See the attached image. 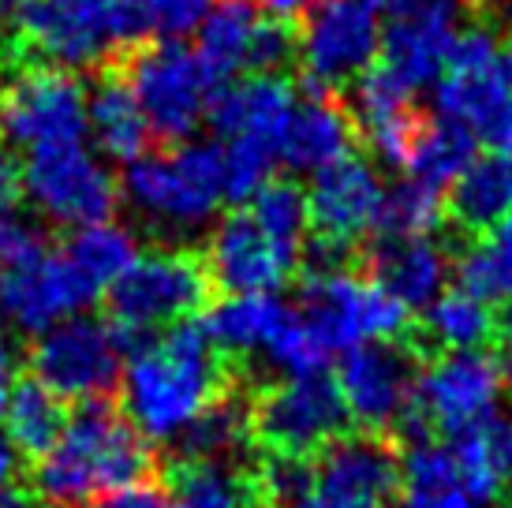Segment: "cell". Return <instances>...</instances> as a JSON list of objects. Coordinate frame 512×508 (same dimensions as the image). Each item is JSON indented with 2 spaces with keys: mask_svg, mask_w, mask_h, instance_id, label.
Masks as SVG:
<instances>
[{
  "mask_svg": "<svg viewBox=\"0 0 512 508\" xmlns=\"http://www.w3.org/2000/svg\"><path fill=\"white\" fill-rule=\"evenodd\" d=\"M146 116L150 135L165 146H184L210 116L217 83L195 49L184 42H146L116 60Z\"/></svg>",
  "mask_w": 512,
  "mask_h": 508,
  "instance_id": "cell-5",
  "label": "cell"
},
{
  "mask_svg": "<svg viewBox=\"0 0 512 508\" xmlns=\"http://www.w3.org/2000/svg\"><path fill=\"white\" fill-rule=\"evenodd\" d=\"M15 467H19V452L12 449V441L0 434V494L15 486Z\"/></svg>",
  "mask_w": 512,
  "mask_h": 508,
  "instance_id": "cell-45",
  "label": "cell"
},
{
  "mask_svg": "<svg viewBox=\"0 0 512 508\" xmlns=\"http://www.w3.org/2000/svg\"><path fill=\"white\" fill-rule=\"evenodd\" d=\"M176 508H270L258 460H180L161 471Z\"/></svg>",
  "mask_w": 512,
  "mask_h": 508,
  "instance_id": "cell-23",
  "label": "cell"
},
{
  "mask_svg": "<svg viewBox=\"0 0 512 508\" xmlns=\"http://www.w3.org/2000/svg\"><path fill=\"white\" fill-rule=\"evenodd\" d=\"M154 30L165 34V42H180L184 34L199 30L206 23V15L217 8V0H143Z\"/></svg>",
  "mask_w": 512,
  "mask_h": 508,
  "instance_id": "cell-39",
  "label": "cell"
},
{
  "mask_svg": "<svg viewBox=\"0 0 512 508\" xmlns=\"http://www.w3.org/2000/svg\"><path fill=\"white\" fill-rule=\"evenodd\" d=\"M19 198H23V165L15 161L12 146L0 139V213L15 210Z\"/></svg>",
  "mask_w": 512,
  "mask_h": 508,
  "instance_id": "cell-42",
  "label": "cell"
},
{
  "mask_svg": "<svg viewBox=\"0 0 512 508\" xmlns=\"http://www.w3.org/2000/svg\"><path fill=\"white\" fill-rule=\"evenodd\" d=\"M296 314L322 344L326 355L352 352L359 344L408 337V307H400L385 288L356 269L307 273L299 288Z\"/></svg>",
  "mask_w": 512,
  "mask_h": 508,
  "instance_id": "cell-6",
  "label": "cell"
},
{
  "mask_svg": "<svg viewBox=\"0 0 512 508\" xmlns=\"http://www.w3.org/2000/svg\"><path fill=\"white\" fill-rule=\"evenodd\" d=\"M363 273L385 288L400 307L419 311L441 296L449 281V251L438 240H374Z\"/></svg>",
  "mask_w": 512,
  "mask_h": 508,
  "instance_id": "cell-24",
  "label": "cell"
},
{
  "mask_svg": "<svg viewBox=\"0 0 512 508\" xmlns=\"http://www.w3.org/2000/svg\"><path fill=\"white\" fill-rule=\"evenodd\" d=\"M214 292L217 288L199 251L165 247V251L139 254L124 269V277L105 292L109 325L120 333L124 348L131 352L135 344L210 311Z\"/></svg>",
  "mask_w": 512,
  "mask_h": 508,
  "instance_id": "cell-4",
  "label": "cell"
},
{
  "mask_svg": "<svg viewBox=\"0 0 512 508\" xmlns=\"http://www.w3.org/2000/svg\"><path fill=\"white\" fill-rule=\"evenodd\" d=\"M202 258L214 288L228 296H273L299 269V254L273 243L247 210H232L217 221Z\"/></svg>",
  "mask_w": 512,
  "mask_h": 508,
  "instance_id": "cell-17",
  "label": "cell"
},
{
  "mask_svg": "<svg viewBox=\"0 0 512 508\" xmlns=\"http://www.w3.org/2000/svg\"><path fill=\"white\" fill-rule=\"evenodd\" d=\"M266 23L258 0H217V8L199 27V53L217 83H225L236 71H251L255 38Z\"/></svg>",
  "mask_w": 512,
  "mask_h": 508,
  "instance_id": "cell-32",
  "label": "cell"
},
{
  "mask_svg": "<svg viewBox=\"0 0 512 508\" xmlns=\"http://www.w3.org/2000/svg\"><path fill=\"white\" fill-rule=\"evenodd\" d=\"M0 508H34V494L23 486H12V490L0 494Z\"/></svg>",
  "mask_w": 512,
  "mask_h": 508,
  "instance_id": "cell-46",
  "label": "cell"
},
{
  "mask_svg": "<svg viewBox=\"0 0 512 508\" xmlns=\"http://www.w3.org/2000/svg\"><path fill=\"white\" fill-rule=\"evenodd\" d=\"M344 98V94H341ZM412 90L400 86L382 64H374L367 75H359L356 83L348 86V113L356 124V135L367 142L374 157L385 165H404L412 135L423 116L415 113Z\"/></svg>",
  "mask_w": 512,
  "mask_h": 508,
  "instance_id": "cell-21",
  "label": "cell"
},
{
  "mask_svg": "<svg viewBox=\"0 0 512 508\" xmlns=\"http://www.w3.org/2000/svg\"><path fill=\"white\" fill-rule=\"evenodd\" d=\"M251 396L255 393H243L240 385H232L176 438V456L180 460H251V449H255Z\"/></svg>",
  "mask_w": 512,
  "mask_h": 508,
  "instance_id": "cell-29",
  "label": "cell"
},
{
  "mask_svg": "<svg viewBox=\"0 0 512 508\" xmlns=\"http://www.w3.org/2000/svg\"><path fill=\"white\" fill-rule=\"evenodd\" d=\"M400 497V452L389 438L344 434L314 460V479L296 508H389Z\"/></svg>",
  "mask_w": 512,
  "mask_h": 508,
  "instance_id": "cell-16",
  "label": "cell"
},
{
  "mask_svg": "<svg viewBox=\"0 0 512 508\" xmlns=\"http://www.w3.org/2000/svg\"><path fill=\"white\" fill-rule=\"evenodd\" d=\"M45 251L42 232L38 225H30L27 217H19L15 210L0 213V277L8 269L23 266L30 258H38Z\"/></svg>",
  "mask_w": 512,
  "mask_h": 508,
  "instance_id": "cell-40",
  "label": "cell"
},
{
  "mask_svg": "<svg viewBox=\"0 0 512 508\" xmlns=\"http://www.w3.org/2000/svg\"><path fill=\"white\" fill-rule=\"evenodd\" d=\"M247 213L255 217V225L273 243H281L285 251L299 254L303 232L311 225V210H307V191L296 180H270V184L251 198Z\"/></svg>",
  "mask_w": 512,
  "mask_h": 508,
  "instance_id": "cell-38",
  "label": "cell"
},
{
  "mask_svg": "<svg viewBox=\"0 0 512 508\" xmlns=\"http://www.w3.org/2000/svg\"><path fill=\"white\" fill-rule=\"evenodd\" d=\"M382 198V176H378L370 157L352 154L337 165H329L326 172L314 176L311 191H307L314 240L352 251V243L374 232V225H378Z\"/></svg>",
  "mask_w": 512,
  "mask_h": 508,
  "instance_id": "cell-18",
  "label": "cell"
},
{
  "mask_svg": "<svg viewBox=\"0 0 512 508\" xmlns=\"http://www.w3.org/2000/svg\"><path fill=\"white\" fill-rule=\"evenodd\" d=\"M441 221H445V198L438 187L397 180L382 198L374 240H427Z\"/></svg>",
  "mask_w": 512,
  "mask_h": 508,
  "instance_id": "cell-37",
  "label": "cell"
},
{
  "mask_svg": "<svg viewBox=\"0 0 512 508\" xmlns=\"http://www.w3.org/2000/svg\"><path fill=\"white\" fill-rule=\"evenodd\" d=\"M299 60L311 90L344 94L382 53L378 12L367 0H326L296 30Z\"/></svg>",
  "mask_w": 512,
  "mask_h": 508,
  "instance_id": "cell-15",
  "label": "cell"
},
{
  "mask_svg": "<svg viewBox=\"0 0 512 508\" xmlns=\"http://www.w3.org/2000/svg\"><path fill=\"white\" fill-rule=\"evenodd\" d=\"M501 389L505 385L498 374V359L490 352L434 355L423 363L415 404L400 419L397 438L415 449V445H430L434 434L453 438L483 419H494Z\"/></svg>",
  "mask_w": 512,
  "mask_h": 508,
  "instance_id": "cell-8",
  "label": "cell"
},
{
  "mask_svg": "<svg viewBox=\"0 0 512 508\" xmlns=\"http://www.w3.org/2000/svg\"><path fill=\"white\" fill-rule=\"evenodd\" d=\"M72 411L64 408V400L53 396L34 374H23L15 381L8 408H4V438L12 441V449L27 460L42 464L49 452L57 449V441L64 438Z\"/></svg>",
  "mask_w": 512,
  "mask_h": 508,
  "instance_id": "cell-31",
  "label": "cell"
},
{
  "mask_svg": "<svg viewBox=\"0 0 512 508\" xmlns=\"http://www.w3.org/2000/svg\"><path fill=\"white\" fill-rule=\"evenodd\" d=\"M86 508H176L165 486L157 482H139V486H124L113 494H101L98 501H90Z\"/></svg>",
  "mask_w": 512,
  "mask_h": 508,
  "instance_id": "cell-41",
  "label": "cell"
},
{
  "mask_svg": "<svg viewBox=\"0 0 512 508\" xmlns=\"http://www.w3.org/2000/svg\"><path fill=\"white\" fill-rule=\"evenodd\" d=\"M438 116L453 120L490 150H512V86L501 71V42L486 27L456 34L434 90Z\"/></svg>",
  "mask_w": 512,
  "mask_h": 508,
  "instance_id": "cell-7",
  "label": "cell"
},
{
  "mask_svg": "<svg viewBox=\"0 0 512 508\" xmlns=\"http://www.w3.org/2000/svg\"><path fill=\"white\" fill-rule=\"evenodd\" d=\"M296 109V94L285 75H251L243 83L221 86L210 120L221 142H266L277 146L288 116Z\"/></svg>",
  "mask_w": 512,
  "mask_h": 508,
  "instance_id": "cell-22",
  "label": "cell"
},
{
  "mask_svg": "<svg viewBox=\"0 0 512 508\" xmlns=\"http://www.w3.org/2000/svg\"><path fill=\"white\" fill-rule=\"evenodd\" d=\"M348 426L352 419L344 411L341 389L326 374L273 381L251 396V430L262 456L318 460L348 434Z\"/></svg>",
  "mask_w": 512,
  "mask_h": 508,
  "instance_id": "cell-9",
  "label": "cell"
},
{
  "mask_svg": "<svg viewBox=\"0 0 512 508\" xmlns=\"http://www.w3.org/2000/svg\"><path fill=\"white\" fill-rule=\"evenodd\" d=\"M498 344H512V299L498 314Z\"/></svg>",
  "mask_w": 512,
  "mask_h": 508,
  "instance_id": "cell-48",
  "label": "cell"
},
{
  "mask_svg": "<svg viewBox=\"0 0 512 508\" xmlns=\"http://www.w3.org/2000/svg\"><path fill=\"white\" fill-rule=\"evenodd\" d=\"M501 71H505V83L512 86V27L501 38Z\"/></svg>",
  "mask_w": 512,
  "mask_h": 508,
  "instance_id": "cell-49",
  "label": "cell"
},
{
  "mask_svg": "<svg viewBox=\"0 0 512 508\" xmlns=\"http://www.w3.org/2000/svg\"><path fill=\"white\" fill-rule=\"evenodd\" d=\"M292 318V307H285L277 296H225L221 303H210L202 333L214 340V348L225 359L240 355H266L273 337Z\"/></svg>",
  "mask_w": 512,
  "mask_h": 508,
  "instance_id": "cell-27",
  "label": "cell"
},
{
  "mask_svg": "<svg viewBox=\"0 0 512 508\" xmlns=\"http://www.w3.org/2000/svg\"><path fill=\"white\" fill-rule=\"evenodd\" d=\"M326 0H258V8H266L270 12V19H277V23H288L292 27V19H307V15L314 12V8H322Z\"/></svg>",
  "mask_w": 512,
  "mask_h": 508,
  "instance_id": "cell-44",
  "label": "cell"
},
{
  "mask_svg": "<svg viewBox=\"0 0 512 508\" xmlns=\"http://www.w3.org/2000/svg\"><path fill=\"white\" fill-rule=\"evenodd\" d=\"M400 508H479L460 482L453 452L430 441L400 456Z\"/></svg>",
  "mask_w": 512,
  "mask_h": 508,
  "instance_id": "cell-34",
  "label": "cell"
},
{
  "mask_svg": "<svg viewBox=\"0 0 512 508\" xmlns=\"http://www.w3.org/2000/svg\"><path fill=\"white\" fill-rule=\"evenodd\" d=\"M154 449L113 400H86L68 415L57 449L34 467V494L49 508H86L101 494L150 482Z\"/></svg>",
  "mask_w": 512,
  "mask_h": 508,
  "instance_id": "cell-2",
  "label": "cell"
},
{
  "mask_svg": "<svg viewBox=\"0 0 512 508\" xmlns=\"http://www.w3.org/2000/svg\"><path fill=\"white\" fill-rule=\"evenodd\" d=\"M356 139V124H352V113H348L341 94H326V90L307 86V94L296 98V109L288 116L285 131H281L277 161L288 172L318 176L329 165L352 157Z\"/></svg>",
  "mask_w": 512,
  "mask_h": 508,
  "instance_id": "cell-20",
  "label": "cell"
},
{
  "mask_svg": "<svg viewBox=\"0 0 512 508\" xmlns=\"http://www.w3.org/2000/svg\"><path fill=\"white\" fill-rule=\"evenodd\" d=\"M60 254H64V262L72 266V273L83 281V288L94 299L105 296L124 277V269L139 258L135 236H131L128 228L113 225V221L109 225L79 228L72 240L60 247Z\"/></svg>",
  "mask_w": 512,
  "mask_h": 508,
  "instance_id": "cell-35",
  "label": "cell"
},
{
  "mask_svg": "<svg viewBox=\"0 0 512 508\" xmlns=\"http://www.w3.org/2000/svg\"><path fill=\"white\" fill-rule=\"evenodd\" d=\"M408 337L423 352V359L453 352H483V344L498 340V314L456 288V292H441L430 303L427 322L419 329H408Z\"/></svg>",
  "mask_w": 512,
  "mask_h": 508,
  "instance_id": "cell-28",
  "label": "cell"
},
{
  "mask_svg": "<svg viewBox=\"0 0 512 508\" xmlns=\"http://www.w3.org/2000/svg\"><path fill=\"white\" fill-rule=\"evenodd\" d=\"M498 374H501V385H509L512 389V344H498Z\"/></svg>",
  "mask_w": 512,
  "mask_h": 508,
  "instance_id": "cell-47",
  "label": "cell"
},
{
  "mask_svg": "<svg viewBox=\"0 0 512 508\" xmlns=\"http://www.w3.org/2000/svg\"><path fill=\"white\" fill-rule=\"evenodd\" d=\"M240 385V370L202 325H172L131 348L120 378V411L146 441H176L202 411Z\"/></svg>",
  "mask_w": 512,
  "mask_h": 508,
  "instance_id": "cell-1",
  "label": "cell"
},
{
  "mask_svg": "<svg viewBox=\"0 0 512 508\" xmlns=\"http://www.w3.org/2000/svg\"><path fill=\"white\" fill-rule=\"evenodd\" d=\"M124 340L109 322L75 314L30 348V374L60 400H109L124 378Z\"/></svg>",
  "mask_w": 512,
  "mask_h": 508,
  "instance_id": "cell-13",
  "label": "cell"
},
{
  "mask_svg": "<svg viewBox=\"0 0 512 508\" xmlns=\"http://www.w3.org/2000/svg\"><path fill=\"white\" fill-rule=\"evenodd\" d=\"M475 146L479 142L471 139L468 131L445 116H423L419 127L412 135V146H408V157H404V169H408V180H419L427 187H453L460 180V172L475 161Z\"/></svg>",
  "mask_w": 512,
  "mask_h": 508,
  "instance_id": "cell-33",
  "label": "cell"
},
{
  "mask_svg": "<svg viewBox=\"0 0 512 508\" xmlns=\"http://www.w3.org/2000/svg\"><path fill=\"white\" fill-rule=\"evenodd\" d=\"M86 90L72 71L30 64L0 83V139L27 154L53 146H83Z\"/></svg>",
  "mask_w": 512,
  "mask_h": 508,
  "instance_id": "cell-11",
  "label": "cell"
},
{
  "mask_svg": "<svg viewBox=\"0 0 512 508\" xmlns=\"http://www.w3.org/2000/svg\"><path fill=\"white\" fill-rule=\"evenodd\" d=\"M456 277H460V292L475 296L486 307L512 299V213L460 251Z\"/></svg>",
  "mask_w": 512,
  "mask_h": 508,
  "instance_id": "cell-36",
  "label": "cell"
},
{
  "mask_svg": "<svg viewBox=\"0 0 512 508\" xmlns=\"http://www.w3.org/2000/svg\"><path fill=\"white\" fill-rule=\"evenodd\" d=\"M120 195L146 225L180 236V232H199L214 221V213L225 202V161L221 146L210 142H184V146H165L139 161H131L120 180Z\"/></svg>",
  "mask_w": 512,
  "mask_h": 508,
  "instance_id": "cell-3",
  "label": "cell"
},
{
  "mask_svg": "<svg viewBox=\"0 0 512 508\" xmlns=\"http://www.w3.org/2000/svg\"><path fill=\"white\" fill-rule=\"evenodd\" d=\"M86 124H90V135L101 146V154L120 165L139 161L150 146L146 116L116 64L98 68V79L86 94Z\"/></svg>",
  "mask_w": 512,
  "mask_h": 508,
  "instance_id": "cell-25",
  "label": "cell"
},
{
  "mask_svg": "<svg viewBox=\"0 0 512 508\" xmlns=\"http://www.w3.org/2000/svg\"><path fill=\"white\" fill-rule=\"evenodd\" d=\"M423 352L412 344V337L400 340H374L359 344L341 355L337 367V389H341L344 411L359 426V434L389 438L400 419L415 404V385L423 374Z\"/></svg>",
  "mask_w": 512,
  "mask_h": 508,
  "instance_id": "cell-12",
  "label": "cell"
},
{
  "mask_svg": "<svg viewBox=\"0 0 512 508\" xmlns=\"http://www.w3.org/2000/svg\"><path fill=\"white\" fill-rule=\"evenodd\" d=\"M15 381H19V355H15L12 337L0 329V415L8 408V396H12Z\"/></svg>",
  "mask_w": 512,
  "mask_h": 508,
  "instance_id": "cell-43",
  "label": "cell"
},
{
  "mask_svg": "<svg viewBox=\"0 0 512 508\" xmlns=\"http://www.w3.org/2000/svg\"><path fill=\"white\" fill-rule=\"evenodd\" d=\"M512 213V150H486L449 187L445 217L464 236H486Z\"/></svg>",
  "mask_w": 512,
  "mask_h": 508,
  "instance_id": "cell-26",
  "label": "cell"
},
{
  "mask_svg": "<svg viewBox=\"0 0 512 508\" xmlns=\"http://www.w3.org/2000/svg\"><path fill=\"white\" fill-rule=\"evenodd\" d=\"M90 292L60 251H42L0 277V314L19 333H49L90 303Z\"/></svg>",
  "mask_w": 512,
  "mask_h": 508,
  "instance_id": "cell-19",
  "label": "cell"
},
{
  "mask_svg": "<svg viewBox=\"0 0 512 508\" xmlns=\"http://www.w3.org/2000/svg\"><path fill=\"white\" fill-rule=\"evenodd\" d=\"M23 195L53 225L94 228L109 225L120 206V184L86 146L38 150L23 165Z\"/></svg>",
  "mask_w": 512,
  "mask_h": 508,
  "instance_id": "cell-14",
  "label": "cell"
},
{
  "mask_svg": "<svg viewBox=\"0 0 512 508\" xmlns=\"http://www.w3.org/2000/svg\"><path fill=\"white\" fill-rule=\"evenodd\" d=\"M113 12L116 0H12V53L64 71L116 64Z\"/></svg>",
  "mask_w": 512,
  "mask_h": 508,
  "instance_id": "cell-10",
  "label": "cell"
},
{
  "mask_svg": "<svg viewBox=\"0 0 512 508\" xmlns=\"http://www.w3.org/2000/svg\"><path fill=\"white\" fill-rule=\"evenodd\" d=\"M453 460L460 471V482L471 494V501L483 508L505 497V482H509V460H512V426L494 419L468 426L453 434Z\"/></svg>",
  "mask_w": 512,
  "mask_h": 508,
  "instance_id": "cell-30",
  "label": "cell"
}]
</instances>
